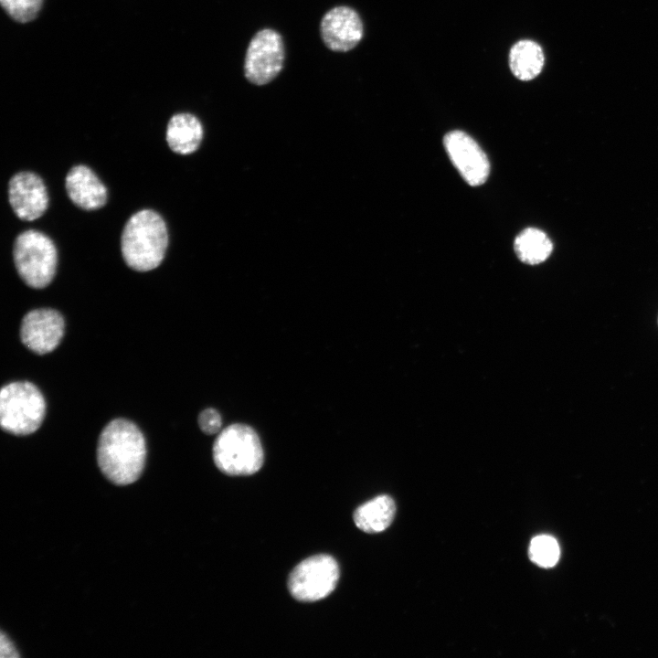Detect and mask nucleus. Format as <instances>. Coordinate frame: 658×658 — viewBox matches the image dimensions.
Returning <instances> with one entry per match:
<instances>
[{
  "label": "nucleus",
  "instance_id": "obj_1",
  "mask_svg": "<svg viewBox=\"0 0 658 658\" xmlns=\"http://www.w3.org/2000/svg\"><path fill=\"white\" fill-rule=\"evenodd\" d=\"M145 459V439L133 422L116 419L101 430L97 446L98 465L112 483H134L143 471Z\"/></svg>",
  "mask_w": 658,
  "mask_h": 658
},
{
  "label": "nucleus",
  "instance_id": "obj_2",
  "mask_svg": "<svg viewBox=\"0 0 658 658\" xmlns=\"http://www.w3.org/2000/svg\"><path fill=\"white\" fill-rule=\"evenodd\" d=\"M168 246L164 220L152 209L134 213L126 222L121 238L125 263L137 271H148L163 261Z\"/></svg>",
  "mask_w": 658,
  "mask_h": 658
},
{
  "label": "nucleus",
  "instance_id": "obj_3",
  "mask_svg": "<svg viewBox=\"0 0 658 658\" xmlns=\"http://www.w3.org/2000/svg\"><path fill=\"white\" fill-rule=\"evenodd\" d=\"M213 459L228 475H251L263 464L264 453L259 435L246 424H231L217 437Z\"/></svg>",
  "mask_w": 658,
  "mask_h": 658
},
{
  "label": "nucleus",
  "instance_id": "obj_4",
  "mask_svg": "<svg viewBox=\"0 0 658 658\" xmlns=\"http://www.w3.org/2000/svg\"><path fill=\"white\" fill-rule=\"evenodd\" d=\"M46 401L41 391L27 381L11 382L0 392V424L16 436L35 432L42 424Z\"/></svg>",
  "mask_w": 658,
  "mask_h": 658
},
{
  "label": "nucleus",
  "instance_id": "obj_5",
  "mask_svg": "<svg viewBox=\"0 0 658 658\" xmlns=\"http://www.w3.org/2000/svg\"><path fill=\"white\" fill-rule=\"evenodd\" d=\"M13 256L16 271L27 286L41 289L52 281L58 252L46 234L34 229L20 233L14 243Z\"/></svg>",
  "mask_w": 658,
  "mask_h": 658
},
{
  "label": "nucleus",
  "instance_id": "obj_6",
  "mask_svg": "<svg viewBox=\"0 0 658 658\" xmlns=\"http://www.w3.org/2000/svg\"><path fill=\"white\" fill-rule=\"evenodd\" d=\"M336 560L328 555L308 557L298 564L289 576L288 589L299 601L313 602L326 598L339 579Z\"/></svg>",
  "mask_w": 658,
  "mask_h": 658
},
{
  "label": "nucleus",
  "instance_id": "obj_7",
  "mask_svg": "<svg viewBox=\"0 0 658 658\" xmlns=\"http://www.w3.org/2000/svg\"><path fill=\"white\" fill-rule=\"evenodd\" d=\"M285 48L280 33L271 28L258 31L245 55L244 75L252 84L261 86L272 81L281 71Z\"/></svg>",
  "mask_w": 658,
  "mask_h": 658
},
{
  "label": "nucleus",
  "instance_id": "obj_8",
  "mask_svg": "<svg viewBox=\"0 0 658 658\" xmlns=\"http://www.w3.org/2000/svg\"><path fill=\"white\" fill-rule=\"evenodd\" d=\"M443 144L452 164L466 183L478 186L487 180L490 163L473 138L462 131L455 130L445 134Z\"/></svg>",
  "mask_w": 658,
  "mask_h": 658
},
{
  "label": "nucleus",
  "instance_id": "obj_9",
  "mask_svg": "<svg viewBox=\"0 0 658 658\" xmlns=\"http://www.w3.org/2000/svg\"><path fill=\"white\" fill-rule=\"evenodd\" d=\"M64 330L65 322L58 311L39 308L28 312L22 319L20 338L29 350L45 355L59 345Z\"/></svg>",
  "mask_w": 658,
  "mask_h": 658
},
{
  "label": "nucleus",
  "instance_id": "obj_10",
  "mask_svg": "<svg viewBox=\"0 0 658 658\" xmlns=\"http://www.w3.org/2000/svg\"><path fill=\"white\" fill-rule=\"evenodd\" d=\"M324 45L333 51L346 52L356 48L364 36L358 13L349 6H335L323 16L320 26Z\"/></svg>",
  "mask_w": 658,
  "mask_h": 658
},
{
  "label": "nucleus",
  "instance_id": "obj_11",
  "mask_svg": "<svg viewBox=\"0 0 658 658\" xmlns=\"http://www.w3.org/2000/svg\"><path fill=\"white\" fill-rule=\"evenodd\" d=\"M8 199L15 214L22 220L40 218L48 207L47 187L39 175L24 171L12 176L8 185Z\"/></svg>",
  "mask_w": 658,
  "mask_h": 658
},
{
  "label": "nucleus",
  "instance_id": "obj_12",
  "mask_svg": "<svg viewBox=\"0 0 658 658\" xmlns=\"http://www.w3.org/2000/svg\"><path fill=\"white\" fill-rule=\"evenodd\" d=\"M65 182L69 197L79 207L95 210L106 204L107 188L90 167L83 164L73 166Z\"/></svg>",
  "mask_w": 658,
  "mask_h": 658
},
{
  "label": "nucleus",
  "instance_id": "obj_13",
  "mask_svg": "<svg viewBox=\"0 0 658 658\" xmlns=\"http://www.w3.org/2000/svg\"><path fill=\"white\" fill-rule=\"evenodd\" d=\"M203 139V127L193 114H175L168 122L166 142L170 149L180 154H192L197 150Z\"/></svg>",
  "mask_w": 658,
  "mask_h": 658
},
{
  "label": "nucleus",
  "instance_id": "obj_14",
  "mask_svg": "<svg viewBox=\"0 0 658 658\" xmlns=\"http://www.w3.org/2000/svg\"><path fill=\"white\" fill-rule=\"evenodd\" d=\"M545 56L540 45L530 39L515 42L508 54V65L512 74L522 81L536 78L542 71Z\"/></svg>",
  "mask_w": 658,
  "mask_h": 658
},
{
  "label": "nucleus",
  "instance_id": "obj_15",
  "mask_svg": "<svg viewBox=\"0 0 658 658\" xmlns=\"http://www.w3.org/2000/svg\"><path fill=\"white\" fill-rule=\"evenodd\" d=\"M395 513L394 500L388 495H379L356 508L353 517L359 529L374 534L387 529L392 523Z\"/></svg>",
  "mask_w": 658,
  "mask_h": 658
},
{
  "label": "nucleus",
  "instance_id": "obj_16",
  "mask_svg": "<svg viewBox=\"0 0 658 658\" xmlns=\"http://www.w3.org/2000/svg\"><path fill=\"white\" fill-rule=\"evenodd\" d=\"M514 248L518 259L526 264L545 261L553 249V245L545 232L538 228H527L515 239Z\"/></svg>",
  "mask_w": 658,
  "mask_h": 658
},
{
  "label": "nucleus",
  "instance_id": "obj_17",
  "mask_svg": "<svg viewBox=\"0 0 658 658\" xmlns=\"http://www.w3.org/2000/svg\"><path fill=\"white\" fill-rule=\"evenodd\" d=\"M529 558L539 567H554L559 558L560 549L557 540L547 535L535 536L528 550Z\"/></svg>",
  "mask_w": 658,
  "mask_h": 658
},
{
  "label": "nucleus",
  "instance_id": "obj_18",
  "mask_svg": "<svg viewBox=\"0 0 658 658\" xmlns=\"http://www.w3.org/2000/svg\"><path fill=\"white\" fill-rule=\"evenodd\" d=\"M44 0H0L6 14L19 23L34 20L43 5Z\"/></svg>",
  "mask_w": 658,
  "mask_h": 658
},
{
  "label": "nucleus",
  "instance_id": "obj_19",
  "mask_svg": "<svg viewBox=\"0 0 658 658\" xmlns=\"http://www.w3.org/2000/svg\"><path fill=\"white\" fill-rule=\"evenodd\" d=\"M200 430L206 434L217 433L222 424L221 416L215 409H206L202 410L197 419Z\"/></svg>",
  "mask_w": 658,
  "mask_h": 658
},
{
  "label": "nucleus",
  "instance_id": "obj_20",
  "mask_svg": "<svg viewBox=\"0 0 658 658\" xmlns=\"http://www.w3.org/2000/svg\"><path fill=\"white\" fill-rule=\"evenodd\" d=\"M0 656L1 658H17L19 654L10 642V640L2 632L0 636Z\"/></svg>",
  "mask_w": 658,
  "mask_h": 658
}]
</instances>
